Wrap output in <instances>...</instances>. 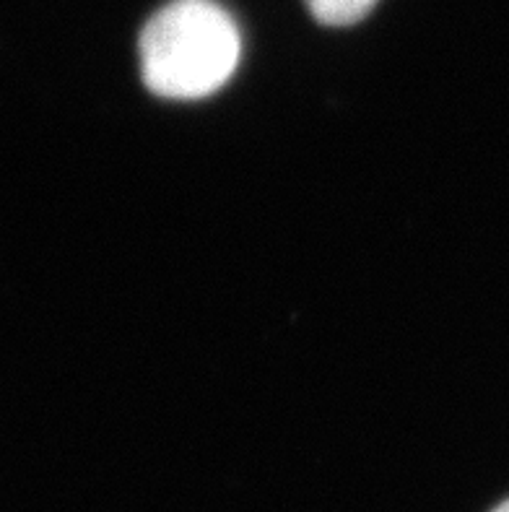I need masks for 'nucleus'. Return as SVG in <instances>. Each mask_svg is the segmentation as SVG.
Masks as SVG:
<instances>
[{
	"mask_svg": "<svg viewBox=\"0 0 509 512\" xmlns=\"http://www.w3.org/2000/svg\"><path fill=\"white\" fill-rule=\"evenodd\" d=\"M143 84L164 99H203L237 71L242 39L232 16L213 0H174L143 26Z\"/></svg>",
	"mask_w": 509,
	"mask_h": 512,
	"instance_id": "nucleus-1",
	"label": "nucleus"
},
{
	"mask_svg": "<svg viewBox=\"0 0 509 512\" xmlns=\"http://www.w3.org/2000/svg\"><path fill=\"white\" fill-rule=\"evenodd\" d=\"M304 3L325 26H351L377 6V0H304Z\"/></svg>",
	"mask_w": 509,
	"mask_h": 512,
	"instance_id": "nucleus-2",
	"label": "nucleus"
},
{
	"mask_svg": "<svg viewBox=\"0 0 509 512\" xmlns=\"http://www.w3.org/2000/svg\"><path fill=\"white\" fill-rule=\"evenodd\" d=\"M494 512H509V500H504V502H502V505H499V507H497V510H494Z\"/></svg>",
	"mask_w": 509,
	"mask_h": 512,
	"instance_id": "nucleus-3",
	"label": "nucleus"
}]
</instances>
